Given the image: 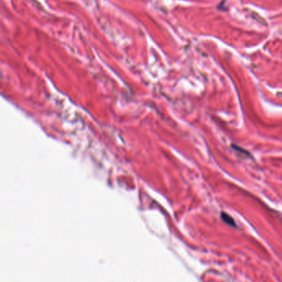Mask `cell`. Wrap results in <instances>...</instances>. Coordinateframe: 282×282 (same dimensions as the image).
Instances as JSON below:
<instances>
[{"label":"cell","mask_w":282,"mask_h":282,"mask_svg":"<svg viewBox=\"0 0 282 282\" xmlns=\"http://www.w3.org/2000/svg\"><path fill=\"white\" fill-rule=\"evenodd\" d=\"M222 218L223 219V220L225 221L226 223L232 224V225H234V221H233V219L231 218L229 215H226L225 213L222 214Z\"/></svg>","instance_id":"7a4b0ae2"},{"label":"cell","mask_w":282,"mask_h":282,"mask_svg":"<svg viewBox=\"0 0 282 282\" xmlns=\"http://www.w3.org/2000/svg\"><path fill=\"white\" fill-rule=\"evenodd\" d=\"M252 17H253V18L256 20V21H257L258 22H260V23H262V24L264 25L265 27L267 26V22H266L265 20H264V18H262V17H260L257 13H256V12H252Z\"/></svg>","instance_id":"6da1fadb"}]
</instances>
